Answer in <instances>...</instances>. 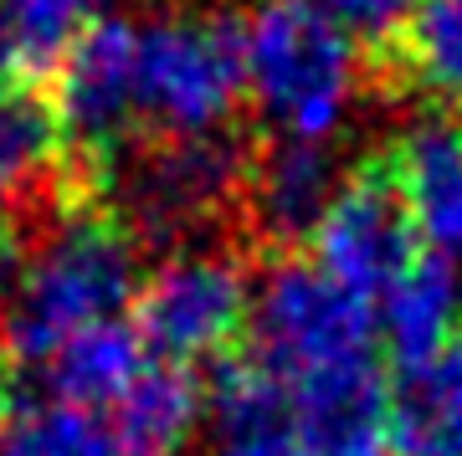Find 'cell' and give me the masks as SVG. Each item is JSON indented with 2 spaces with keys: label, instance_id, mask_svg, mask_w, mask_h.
Wrapping results in <instances>:
<instances>
[{
  "label": "cell",
  "instance_id": "7c38bea8",
  "mask_svg": "<svg viewBox=\"0 0 462 456\" xmlns=\"http://www.w3.org/2000/svg\"><path fill=\"white\" fill-rule=\"evenodd\" d=\"M108 16L114 0H0V82L42 87Z\"/></svg>",
  "mask_w": 462,
  "mask_h": 456
},
{
  "label": "cell",
  "instance_id": "6da1fadb",
  "mask_svg": "<svg viewBox=\"0 0 462 456\" xmlns=\"http://www.w3.org/2000/svg\"><path fill=\"white\" fill-rule=\"evenodd\" d=\"M144 261L134 231L114 211L67 205L47 236L21 257L16 293L0 324L11 369H42L67 339L114 324L139 297Z\"/></svg>",
  "mask_w": 462,
  "mask_h": 456
},
{
  "label": "cell",
  "instance_id": "52a82bcc",
  "mask_svg": "<svg viewBox=\"0 0 462 456\" xmlns=\"http://www.w3.org/2000/svg\"><path fill=\"white\" fill-rule=\"evenodd\" d=\"M416 226L411 211L401 200L391 175H365L345 179L334 196L329 215L314 231V267L324 278H334L345 293L365 297L375 308L406 272L416 267Z\"/></svg>",
  "mask_w": 462,
  "mask_h": 456
},
{
  "label": "cell",
  "instance_id": "8fae6325",
  "mask_svg": "<svg viewBox=\"0 0 462 456\" xmlns=\"http://www.w3.org/2000/svg\"><path fill=\"white\" fill-rule=\"evenodd\" d=\"M462 328V272L447 257H416V267L380 297L375 333L406 375L427 369Z\"/></svg>",
  "mask_w": 462,
  "mask_h": 456
},
{
  "label": "cell",
  "instance_id": "3957f363",
  "mask_svg": "<svg viewBox=\"0 0 462 456\" xmlns=\"http://www.w3.org/2000/svg\"><path fill=\"white\" fill-rule=\"evenodd\" d=\"M247 93L242 16L175 5L139 21L134 47V114L154 139L226 133L231 108Z\"/></svg>",
  "mask_w": 462,
  "mask_h": 456
},
{
  "label": "cell",
  "instance_id": "ffe728a7",
  "mask_svg": "<svg viewBox=\"0 0 462 456\" xmlns=\"http://www.w3.org/2000/svg\"><path fill=\"white\" fill-rule=\"evenodd\" d=\"M226 456H324V451H314V446L288 425V431H273V436L236 441V446H226Z\"/></svg>",
  "mask_w": 462,
  "mask_h": 456
},
{
  "label": "cell",
  "instance_id": "5bb4252c",
  "mask_svg": "<svg viewBox=\"0 0 462 456\" xmlns=\"http://www.w3.org/2000/svg\"><path fill=\"white\" fill-rule=\"evenodd\" d=\"M144 339L139 328L114 318V324H98L67 339L57 354L42 364V379H47L51 400H67V406H83V410H114L124 395L134 390V379L144 375ZM32 375V369H26Z\"/></svg>",
  "mask_w": 462,
  "mask_h": 456
},
{
  "label": "cell",
  "instance_id": "ac0fdd59",
  "mask_svg": "<svg viewBox=\"0 0 462 456\" xmlns=\"http://www.w3.org/2000/svg\"><path fill=\"white\" fill-rule=\"evenodd\" d=\"M401 51L431 98L462 108V0H416L401 26Z\"/></svg>",
  "mask_w": 462,
  "mask_h": 456
},
{
  "label": "cell",
  "instance_id": "9a60e30c",
  "mask_svg": "<svg viewBox=\"0 0 462 456\" xmlns=\"http://www.w3.org/2000/svg\"><path fill=\"white\" fill-rule=\"evenodd\" d=\"M200 415H206V390L175 364H154L114 406L108 425H114L118 456H180Z\"/></svg>",
  "mask_w": 462,
  "mask_h": 456
},
{
  "label": "cell",
  "instance_id": "e0dca14e",
  "mask_svg": "<svg viewBox=\"0 0 462 456\" xmlns=\"http://www.w3.org/2000/svg\"><path fill=\"white\" fill-rule=\"evenodd\" d=\"M206 415L226 446L273 436V431H288V390L257 359H231L216 369L211 390H206Z\"/></svg>",
  "mask_w": 462,
  "mask_h": 456
},
{
  "label": "cell",
  "instance_id": "ba28073f",
  "mask_svg": "<svg viewBox=\"0 0 462 456\" xmlns=\"http://www.w3.org/2000/svg\"><path fill=\"white\" fill-rule=\"evenodd\" d=\"M134 47H139V21L108 16L72 47V57L57 72V129L62 149L83 154L88 169L98 175L103 160H114L129 129L139 123L134 114Z\"/></svg>",
  "mask_w": 462,
  "mask_h": 456
},
{
  "label": "cell",
  "instance_id": "4fadbf2b",
  "mask_svg": "<svg viewBox=\"0 0 462 456\" xmlns=\"http://www.w3.org/2000/svg\"><path fill=\"white\" fill-rule=\"evenodd\" d=\"M0 456H118L114 425L98 410L32 390L26 369H0Z\"/></svg>",
  "mask_w": 462,
  "mask_h": 456
},
{
  "label": "cell",
  "instance_id": "7a4b0ae2",
  "mask_svg": "<svg viewBox=\"0 0 462 456\" xmlns=\"http://www.w3.org/2000/svg\"><path fill=\"white\" fill-rule=\"evenodd\" d=\"M242 67L278 144L324 149L360 98V47L319 0H257L242 16Z\"/></svg>",
  "mask_w": 462,
  "mask_h": 456
},
{
  "label": "cell",
  "instance_id": "9c48e42d",
  "mask_svg": "<svg viewBox=\"0 0 462 456\" xmlns=\"http://www.w3.org/2000/svg\"><path fill=\"white\" fill-rule=\"evenodd\" d=\"M401 200L411 211L416 242L431 246V257H462V118L431 114L416 118L396 144Z\"/></svg>",
  "mask_w": 462,
  "mask_h": 456
},
{
  "label": "cell",
  "instance_id": "30bf717a",
  "mask_svg": "<svg viewBox=\"0 0 462 456\" xmlns=\"http://www.w3.org/2000/svg\"><path fill=\"white\" fill-rule=\"evenodd\" d=\"M339 169L324 149L314 144H273L263 160H252L247 169V215L257 236L278 246L314 242L319 221L329 215L334 196H339Z\"/></svg>",
  "mask_w": 462,
  "mask_h": 456
},
{
  "label": "cell",
  "instance_id": "d6986e66",
  "mask_svg": "<svg viewBox=\"0 0 462 456\" xmlns=\"http://www.w3.org/2000/svg\"><path fill=\"white\" fill-rule=\"evenodd\" d=\"M355 41H385L391 32L406 26L416 0H319Z\"/></svg>",
  "mask_w": 462,
  "mask_h": 456
},
{
  "label": "cell",
  "instance_id": "2e32d148",
  "mask_svg": "<svg viewBox=\"0 0 462 456\" xmlns=\"http://www.w3.org/2000/svg\"><path fill=\"white\" fill-rule=\"evenodd\" d=\"M396 456H462V328L427 369L406 375L391 400Z\"/></svg>",
  "mask_w": 462,
  "mask_h": 456
},
{
  "label": "cell",
  "instance_id": "5b68a950",
  "mask_svg": "<svg viewBox=\"0 0 462 456\" xmlns=\"http://www.w3.org/2000/svg\"><path fill=\"white\" fill-rule=\"evenodd\" d=\"M247 149L231 133H211L139 144L103 160L93 179L114 196V215L134 231V242H175L180 251L247 190Z\"/></svg>",
  "mask_w": 462,
  "mask_h": 456
},
{
  "label": "cell",
  "instance_id": "277c9868",
  "mask_svg": "<svg viewBox=\"0 0 462 456\" xmlns=\"http://www.w3.org/2000/svg\"><path fill=\"white\" fill-rule=\"evenodd\" d=\"M252 359L282 390H309L324 379L375 364V308L324 278L314 261H278L252 287Z\"/></svg>",
  "mask_w": 462,
  "mask_h": 456
},
{
  "label": "cell",
  "instance_id": "8992f818",
  "mask_svg": "<svg viewBox=\"0 0 462 456\" xmlns=\"http://www.w3.org/2000/svg\"><path fill=\"white\" fill-rule=\"evenodd\" d=\"M252 318V282L236 251L221 246H180L170 251L134 297V328L144 349L170 359L175 369L221 354Z\"/></svg>",
  "mask_w": 462,
  "mask_h": 456
}]
</instances>
